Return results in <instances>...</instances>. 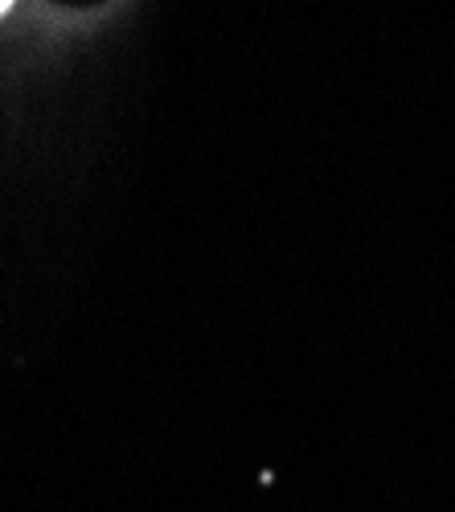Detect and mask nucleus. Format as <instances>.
<instances>
[{"label": "nucleus", "instance_id": "f257e3e1", "mask_svg": "<svg viewBox=\"0 0 455 512\" xmlns=\"http://www.w3.org/2000/svg\"><path fill=\"white\" fill-rule=\"evenodd\" d=\"M5 5H9V0H0V9H5Z\"/></svg>", "mask_w": 455, "mask_h": 512}]
</instances>
